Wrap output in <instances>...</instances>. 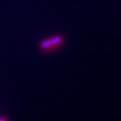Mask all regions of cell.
<instances>
[{
  "label": "cell",
  "instance_id": "cell-2",
  "mask_svg": "<svg viewBox=\"0 0 121 121\" xmlns=\"http://www.w3.org/2000/svg\"><path fill=\"white\" fill-rule=\"evenodd\" d=\"M0 121H8L5 117H0Z\"/></svg>",
  "mask_w": 121,
  "mask_h": 121
},
{
  "label": "cell",
  "instance_id": "cell-1",
  "mask_svg": "<svg viewBox=\"0 0 121 121\" xmlns=\"http://www.w3.org/2000/svg\"><path fill=\"white\" fill-rule=\"evenodd\" d=\"M49 39L51 43L52 50L60 48L64 43V38L60 35H55V36L50 37Z\"/></svg>",
  "mask_w": 121,
  "mask_h": 121
}]
</instances>
